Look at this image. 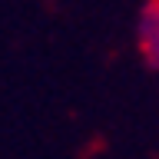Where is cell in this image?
<instances>
[{
    "label": "cell",
    "instance_id": "obj_1",
    "mask_svg": "<svg viewBox=\"0 0 159 159\" xmlns=\"http://www.w3.org/2000/svg\"><path fill=\"white\" fill-rule=\"evenodd\" d=\"M136 47L143 63L159 73V0H146L136 20Z\"/></svg>",
    "mask_w": 159,
    "mask_h": 159
}]
</instances>
